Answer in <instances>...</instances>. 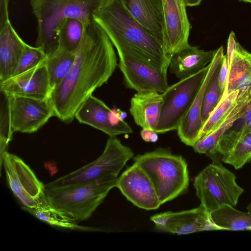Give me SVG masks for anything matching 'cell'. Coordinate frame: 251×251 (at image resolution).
Masks as SVG:
<instances>
[{
	"instance_id": "obj_1",
	"label": "cell",
	"mask_w": 251,
	"mask_h": 251,
	"mask_svg": "<svg viewBox=\"0 0 251 251\" xmlns=\"http://www.w3.org/2000/svg\"><path fill=\"white\" fill-rule=\"evenodd\" d=\"M75 57L69 73L51 92L55 116L68 124L86 100L112 76L118 63L114 46L95 22L83 27Z\"/></svg>"
},
{
	"instance_id": "obj_2",
	"label": "cell",
	"mask_w": 251,
	"mask_h": 251,
	"mask_svg": "<svg viewBox=\"0 0 251 251\" xmlns=\"http://www.w3.org/2000/svg\"><path fill=\"white\" fill-rule=\"evenodd\" d=\"M94 21L111 41L132 48L151 64L168 70L170 58L152 34L128 12L120 0H107L94 16Z\"/></svg>"
},
{
	"instance_id": "obj_3",
	"label": "cell",
	"mask_w": 251,
	"mask_h": 251,
	"mask_svg": "<svg viewBox=\"0 0 251 251\" xmlns=\"http://www.w3.org/2000/svg\"><path fill=\"white\" fill-rule=\"evenodd\" d=\"M107 0H30L32 13L37 21L36 47L47 56L58 48L56 30L66 18L79 20L85 27L94 21V15Z\"/></svg>"
},
{
	"instance_id": "obj_4",
	"label": "cell",
	"mask_w": 251,
	"mask_h": 251,
	"mask_svg": "<svg viewBox=\"0 0 251 251\" xmlns=\"http://www.w3.org/2000/svg\"><path fill=\"white\" fill-rule=\"evenodd\" d=\"M134 163L148 176L162 204L182 194L189 185L187 164L169 149L158 148L133 158Z\"/></svg>"
},
{
	"instance_id": "obj_5",
	"label": "cell",
	"mask_w": 251,
	"mask_h": 251,
	"mask_svg": "<svg viewBox=\"0 0 251 251\" xmlns=\"http://www.w3.org/2000/svg\"><path fill=\"white\" fill-rule=\"evenodd\" d=\"M118 177H106L50 189H45L49 203L78 222L88 220L109 191L116 187Z\"/></svg>"
},
{
	"instance_id": "obj_6",
	"label": "cell",
	"mask_w": 251,
	"mask_h": 251,
	"mask_svg": "<svg viewBox=\"0 0 251 251\" xmlns=\"http://www.w3.org/2000/svg\"><path fill=\"white\" fill-rule=\"evenodd\" d=\"M236 178L221 162H212L195 177L196 195L209 213L224 205H236L244 189Z\"/></svg>"
},
{
	"instance_id": "obj_7",
	"label": "cell",
	"mask_w": 251,
	"mask_h": 251,
	"mask_svg": "<svg viewBox=\"0 0 251 251\" xmlns=\"http://www.w3.org/2000/svg\"><path fill=\"white\" fill-rule=\"evenodd\" d=\"M134 155L129 147L116 137H109L102 154L94 161L76 171L45 185L50 189L93 181L106 177H118L126 162Z\"/></svg>"
},
{
	"instance_id": "obj_8",
	"label": "cell",
	"mask_w": 251,
	"mask_h": 251,
	"mask_svg": "<svg viewBox=\"0 0 251 251\" xmlns=\"http://www.w3.org/2000/svg\"><path fill=\"white\" fill-rule=\"evenodd\" d=\"M209 64L198 73L169 86L162 93L163 103L155 130L157 133L177 130L193 104L207 73Z\"/></svg>"
},
{
	"instance_id": "obj_9",
	"label": "cell",
	"mask_w": 251,
	"mask_h": 251,
	"mask_svg": "<svg viewBox=\"0 0 251 251\" xmlns=\"http://www.w3.org/2000/svg\"><path fill=\"white\" fill-rule=\"evenodd\" d=\"M2 165L8 186L24 207H34L46 198L45 185L20 157L6 152Z\"/></svg>"
},
{
	"instance_id": "obj_10",
	"label": "cell",
	"mask_w": 251,
	"mask_h": 251,
	"mask_svg": "<svg viewBox=\"0 0 251 251\" xmlns=\"http://www.w3.org/2000/svg\"><path fill=\"white\" fill-rule=\"evenodd\" d=\"M118 54L119 67L127 88L137 92L153 91L163 93L167 90V70L158 68L130 54Z\"/></svg>"
},
{
	"instance_id": "obj_11",
	"label": "cell",
	"mask_w": 251,
	"mask_h": 251,
	"mask_svg": "<svg viewBox=\"0 0 251 251\" xmlns=\"http://www.w3.org/2000/svg\"><path fill=\"white\" fill-rule=\"evenodd\" d=\"M6 98L10 125L13 132L34 133L46 124L50 118L55 116L49 99Z\"/></svg>"
},
{
	"instance_id": "obj_12",
	"label": "cell",
	"mask_w": 251,
	"mask_h": 251,
	"mask_svg": "<svg viewBox=\"0 0 251 251\" xmlns=\"http://www.w3.org/2000/svg\"><path fill=\"white\" fill-rule=\"evenodd\" d=\"M126 114L119 109H111L99 99L89 96L77 110L75 118L80 123L98 129L109 137L133 132L125 121Z\"/></svg>"
},
{
	"instance_id": "obj_13",
	"label": "cell",
	"mask_w": 251,
	"mask_h": 251,
	"mask_svg": "<svg viewBox=\"0 0 251 251\" xmlns=\"http://www.w3.org/2000/svg\"><path fill=\"white\" fill-rule=\"evenodd\" d=\"M44 61L29 70L0 82V93L10 97L49 99L51 90Z\"/></svg>"
},
{
	"instance_id": "obj_14",
	"label": "cell",
	"mask_w": 251,
	"mask_h": 251,
	"mask_svg": "<svg viewBox=\"0 0 251 251\" xmlns=\"http://www.w3.org/2000/svg\"><path fill=\"white\" fill-rule=\"evenodd\" d=\"M116 187L128 201L140 208L154 210L161 204L151 180L134 163L118 177Z\"/></svg>"
},
{
	"instance_id": "obj_15",
	"label": "cell",
	"mask_w": 251,
	"mask_h": 251,
	"mask_svg": "<svg viewBox=\"0 0 251 251\" xmlns=\"http://www.w3.org/2000/svg\"><path fill=\"white\" fill-rule=\"evenodd\" d=\"M151 220L157 229L177 235L218 230L211 222L209 213L201 204L188 210L157 214L151 217Z\"/></svg>"
},
{
	"instance_id": "obj_16",
	"label": "cell",
	"mask_w": 251,
	"mask_h": 251,
	"mask_svg": "<svg viewBox=\"0 0 251 251\" xmlns=\"http://www.w3.org/2000/svg\"><path fill=\"white\" fill-rule=\"evenodd\" d=\"M165 29L166 54L171 56L189 45L191 25L184 0H162Z\"/></svg>"
},
{
	"instance_id": "obj_17",
	"label": "cell",
	"mask_w": 251,
	"mask_h": 251,
	"mask_svg": "<svg viewBox=\"0 0 251 251\" xmlns=\"http://www.w3.org/2000/svg\"><path fill=\"white\" fill-rule=\"evenodd\" d=\"M224 49L221 46L215 50L214 55L205 76L203 81L189 110L181 121L177 129V135L185 145L192 147L198 140L202 126L201 108L204 93L224 56Z\"/></svg>"
},
{
	"instance_id": "obj_18",
	"label": "cell",
	"mask_w": 251,
	"mask_h": 251,
	"mask_svg": "<svg viewBox=\"0 0 251 251\" xmlns=\"http://www.w3.org/2000/svg\"><path fill=\"white\" fill-rule=\"evenodd\" d=\"M213 162H224L236 169L251 160V128L239 126L227 131L219 141Z\"/></svg>"
},
{
	"instance_id": "obj_19",
	"label": "cell",
	"mask_w": 251,
	"mask_h": 251,
	"mask_svg": "<svg viewBox=\"0 0 251 251\" xmlns=\"http://www.w3.org/2000/svg\"><path fill=\"white\" fill-rule=\"evenodd\" d=\"M120 0L132 17L152 34L164 50L165 29L162 0Z\"/></svg>"
},
{
	"instance_id": "obj_20",
	"label": "cell",
	"mask_w": 251,
	"mask_h": 251,
	"mask_svg": "<svg viewBox=\"0 0 251 251\" xmlns=\"http://www.w3.org/2000/svg\"><path fill=\"white\" fill-rule=\"evenodd\" d=\"M25 44L9 20L0 26V82L14 75Z\"/></svg>"
},
{
	"instance_id": "obj_21",
	"label": "cell",
	"mask_w": 251,
	"mask_h": 251,
	"mask_svg": "<svg viewBox=\"0 0 251 251\" xmlns=\"http://www.w3.org/2000/svg\"><path fill=\"white\" fill-rule=\"evenodd\" d=\"M162 103V94L158 92H137L131 99L129 112L137 125L155 130Z\"/></svg>"
},
{
	"instance_id": "obj_22",
	"label": "cell",
	"mask_w": 251,
	"mask_h": 251,
	"mask_svg": "<svg viewBox=\"0 0 251 251\" xmlns=\"http://www.w3.org/2000/svg\"><path fill=\"white\" fill-rule=\"evenodd\" d=\"M214 51L189 44L171 56L169 71L180 79L187 77L206 67L213 59Z\"/></svg>"
},
{
	"instance_id": "obj_23",
	"label": "cell",
	"mask_w": 251,
	"mask_h": 251,
	"mask_svg": "<svg viewBox=\"0 0 251 251\" xmlns=\"http://www.w3.org/2000/svg\"><path fill=\"white\" fill-rule=\"evenodd\" d=\"M251 90V53L244 49L237 41L231 61L225 91L220 100L230 93L239 91Z\"/></svg>"
},
{
	"instance_id": "obj_24",
	"label": "cell",
	"mask_w": 251,
	"mask_h": 251,
	"mask_svg": "<svg viewBox=\"0 0 251 251\" xmlns=\"http://www.w3.org/2000/svg\"><path fill=\"white\" fill-rule=\"evenodd\" d=\"M239 100L227 118L215 131L197 140L192 146L195 151L205 154L210 158L214 154L217 146L223 136L233 125L235 121L242 118L247 112L251 102V90L239 92Z\"/></svg>"
},
{
	"instance_id": "obj_25",
	"label": "cell",
	"mask_w": 251,
	"mask_h": 251,
	"mask_svg": "<svg viewBox=\"0 0 251 251\" xmlns=\"http://www.w3.org/2000/svg\"><path fill=\"white\" fill-rule=\"evenodd\" d=\"M22 208L40 220L54 226L77 230H98V229L79 225V222L52 207L48 202L46 198L34 207L23 206Z\"/></svg>"
},
{
	"instance_id": "obj_26",
	"label": "cell",
	"mask_w": 251,
	"mask_h": 251,
	"mask_svg": "<svg viewBox=\"0 0 251 251\" xmlns=\"http://www.w3.org/2000/svg\"><path fill=\"white\" fill-rule=\"evenodd\" d=\"M209 217L218 230H251V213L239 211L231 205L220 207L211 212Z\"/></svg>"
},
{
	"instance_id": "obj_27",
	"label": "cell",
	"mask_w": 251,
	"mask_h": 251,
	"mask_svg": "<svg viewBox=\"0 0 251 251\" xmlns=\"http://www.w3.org/2000/svg\"><path fill=\"white\" fill-rule=\"evenodd\" d=\"M75 57V52L60 48L47 56L44 63L48 71L51 91L60 84L69 73Z\"/></svg>"
},
{
	"instance_id": "obj_28",
	"label": "cell",
	"mask_w": 251,
	"mask_h": 251,
	"mask_svg": "<svg viewBox=\"0 0 251 251\" xmlns=\"http://www.w3.org/2000/svg\"><path fill=\"white\" fill-rule=\"evenodd\" d=\"M240 98L239 91H236L219 100L214 110L202 125L198 140L213 132L220 126L237 105Z\"/></svg>"
},
{
	"instance_id": "obj_29",
	"label": "cell",
	"mask_w": 251,
	"mask_h": 251,
	"mask_svg": "<svg viewBox=\"0 0 251 251\" xmlns=\"http://www.w3.org/2000/svg\"><path fill=\"white\" fill-rule=\"evenodd\" d=\"M83 26L78 20L66 18L60 23L56 30L58 48L75 52L81 41Z\"/></svg>"
},
{
	"instance_id": "obj_30",
	"label": "cell",
	"mask_w": 251,
	"mask_h": 251,
	"mask_svg": "<svg viewBox=\"0 0 251 251\" xmlns=\"http://www.w3.org/2000/svg\"><path fill=\"white\" fill-rule=\"evenodd\" d=\"M47 58V54L43 48L32 47L26 43L13 75L34 67L44 62Z\"/></svg>"
},
{
	"instance_id": "obj_31",
	"label": "cell",
	"mask_w": 251,
	"mask_h": 251,
	"mask_svg": "<svg viewBox=\"0 0 251 251\" xmlns=\"http://www.w3.org/2000/svg\"><path fill=\"white\" fill-rule=\"evenodd\" d=\"M216 71L205 90L201 108L202 125L214 110L220 100V90Z\"/></svg>"
},
{
	"instance_id": "obj_32",
	"label": "cell",
	"mask_w": 251,
	"mask_h": 251,
	"mask_svg": "<svg viewBox=\"0 0 251 251\" xmlns=\"http://www.w3.org/2000/svg\"><path fill=\"white\" fill-rule=\"evenodd\" d=\"M3 95V100L0 104V166L2 165L3 159L7 151L8 144L11 141L13 133L11 129L6 97Z\"/></svg>"
},
{
	"instance_id": "obj_33",
	"label": "cell",
	"mask_w": 251,
	"mask_h": 251,
	"mask_svg": "<svg viewBox=\"0 0 251 251\" xmlns=\"http://www.w3.org/2000/svg\"><path fill=\"white\" fill-rule=\"evenodd\" d=\"M228 70L229 65L227 56L226 54L223 56V58L221 63L220 69L218 74V81L220 90V100L222 97L226 89Z\"/></svg>"
},
{
	"instance_id": "obj_34",
	"label": "cell",
	"mask_w": 251,
	"mask_h": 251,
	"mask_svg": "<svg viewBox=\"0 0 251 251\" xmlns=\"http://www.w3.org/2000/svg\"><path fill=\"white\" fill-rule=\"evenodd\" d=\"M140 135L143 140L147 142H155L158 138L157 133L150 128H142Z\"/></svg>"
},
{
	"instance_id": "obj_35",
	"label": "cell",
	"mask_w": 251,
	"mask_h": 251,
	"mask_svg": "<svg viewBox=\"0 0 251 251\" xmlns=\"http://www.w3.org/2000/svg\"><path fill=\"white\" fill-rule=\"evenodd\" d=\"M8 6V0H0V26L9 20Z\"/></svg>"
},
{
	"instance_id": "obj_36",
	"label": "cell",
	"mask_w": 251,
	"mask_h": 251,
	"mask_svg": "<svg viewBox=\"0 0 251 251\" xmlns=\"http://www.w3.org/2000/svg\"><path fill=\"white\" fill-rule=\"evenodd\" d=\"M236 42L235 36L233 31H231L229 34L227 47V53L226 54L228 65L231 61L233 52L234 50L235 43Z\"/></svg>"
},
{
	"instance_id": "obj_37",
	"label": "cell",
	"mask_w": 251,
	"mask_h": 251,
	"mask_svg": "<svg viewBox=\"0 0 251 251\" xmlns=\"http://www.w3.org/2000/svg\"><path fill=\"white\" fill-rule=\"evenodd\" d=\"M239 120H241V124L239 126L251 128V102L248 107L245 115Z\"/></svg>"
},
{
	"instance_id": "obj_38",
	"label": "cell",
	"mask_w": 251,
	"mask_h": 251,
	"mask_svg": "<svg viewBox=\"0 0 251 251\" xmlns=\"http://www.w3.org/2000/svg\"><path fill=\"white\" fill-rule=\"evenodd\" d=\"M186 6H194L199 5L202 0H184Z\"/></svg>"
},
{
	"instance_id": "obj_39",
	"label": "cell",
	"mask_w": 251,
	"mask_h": 251,
	"mask_svg": "<svg viewBox=\"0 0 251 251\" xmlns=\"http://www.w3.org/2000/svg\"><path fill=\"white\" fill-rule=\"evenodd\" d=\"M239 1L251 3V0H239Z\"/></svg>"
}]
</instances>
